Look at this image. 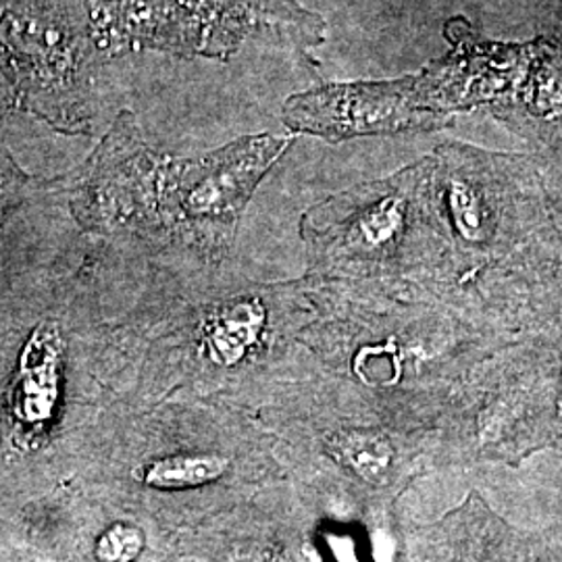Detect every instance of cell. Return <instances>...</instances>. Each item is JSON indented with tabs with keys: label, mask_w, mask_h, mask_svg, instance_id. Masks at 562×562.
<instances>
[{
	"label": "cell",
	"mask_w": 562,
	"mask_h": 562,
	"mask_svg": "<svg viewBox=\"0 0 562 562\" xmlns=\"http://www.w3.org/2000/svg\"><path fill=\"white\" fill-rule=\"evenodd\" d=\"M115 0H0V76L13 106L63 134H88L97 78L117 57Z\"/></svg>",
	"instance_id": "1"
},
{
	"label": "cell",
	"mask_w": 562,
	"mask_h": 562,
	"mask_svg": "<svg viewBox=\"0 0 562 562\" xmlns=\"http://www.w3.org/2000/svg\"><path fill=\"white\" fill-rule=\"evenodd\" d=\"M113 132L130 171L144 186L165 192L157 201L162 215L202 238L232 234L259 181L294 142L273 134L246 136L202 159L165 161L140 142L130 111H121Z\"/></svg>",
	"instance_id": "2"
},
{
	"label": "cell",
	"mask_w": 562,
	"mask_h": 562,
	"mask_svg": "<svg viewBox=\"0 0 562 562\" xmlns=\"http://www.w3.org/2000/svg\"><path fill=\"white\" fill-rule=\"evenodd\" d=\"M259 38L304 53L325 41V21L296 0H162L125 27L123 48L227 60Z\"/></svg>",
	"instance_id": "3"
},
{
	"label": "cell",
	"mask_w": 562,
	"mask_h": 562,
	"mask_svg": "<svg viewBox=\"0 0 562 562\" xmlns=\"http://www.w3.org/2000/svg\"><path fill=\"white\" fill-rule=\"evenodd\" d=\"M60 340L55 327H41L21 357L15 413L27 425L50 419L59 398Z\"/></svg>",
	"instance_id": "4"
},
{
	"label": "cell",
	"mask_w": 562,
	"mask_h": 562,
	"mask_svg": "<svg viewBox=\"0 0 562 562\" xmlns=\"http://www.w3.org/2000/svg\"><path fill=\"white\" fill-rule=\"evenodd\" d=\"M265 327L261 301H238L225 306L204 329V348L209 359L220 367L240 362L259 341Z\"/></svg>",
	"instance_id": "5"
},
{
	"label": "cell",
	"mask_w": 562,
	"mask_h": 562,
	"mask_svg": "<svg viewBox=\"0 0 562 562\" xmlns=\"http://www.w3.org/2000/svg\"><path fill=\"white\" fill-rule=\"evenodd\" d=\"M229 461L222 454H178L150 462L144 469V483L161 490L199 487L220 480Z\"/></svg>",
	"instance_id": "6"
},
{
	"label": "cell",
	"mask_w": 562,
	"mask_h": 562,
	"mask_svg": "<svg viewBox=\"0 0 562 562\" xmlns=\"http://www.w3.org/2000/svg\"><path fill=\"white\" fill-rule=\"evenodd\" d=\"M404 225V201L394 192H385L364 201L361 209L350 217L348 240L380 248L396 240Z\"/></svg>",
	"instance_id": "7"
},
{
	"label": "cell",
	"mask_w": 562,
	"mask_h": 562,
	"mask_svg": "<svg viewBox=\"0 0 562 562\" xmlns=\"http://www.w3.org/2000/svg\"><path fill=\"white\" fill-rule=\"evenodd\" d=\"M340 454L348 467L369 482H380L392 464V448L382 438L369 434L346 436L340 442Z\"/></svg>",
	"instance_id": "8"
},
{
	"label": "cell",
	"mask_w": 562,
	"mask_h": 562,
	"mask_svg": "<svg viewBox=\"0 0 562 562\" xmlns=\"http://www.w3.org/2000/svg\"><path fill=\"white\" fill-rule=\"evenodd\" d=\"M142 543L138 529L130 525H115L102 536L97 554L102 562H130L138 557Z\"/></svg>",
	"instance_id": "9"
},
{
	"label": "cell",
	"mask_w": 562,
	"mask_h": 562,
	"mask_svg": "<svg viewBox=\"0 0 562 562\" xmlns=\"http://www.w3.org/2000/svg\"><path fill=\"white\" fill-rule=\"evenodd\" d=\"M161 2L162 0H117V18L121 21L136 20Z\"/></svg>",
	"instance_id": "10"
},
{
	"label": "cell",
	"mask_w": 562,
	"mask_h": 562,
	"mask_svg": "<svg viewBox=\"0 0 562 562\" xmlns=\"http://www.w3.org/2000/svg\"><path fill=\"white\" fill-rule=\"evenodd\" d=\"M7 167H11V161H9L7 153H4V150H2V146H0V169H7Z\"/></svg>",
	"instance_id": "11"
}]
</instances>
